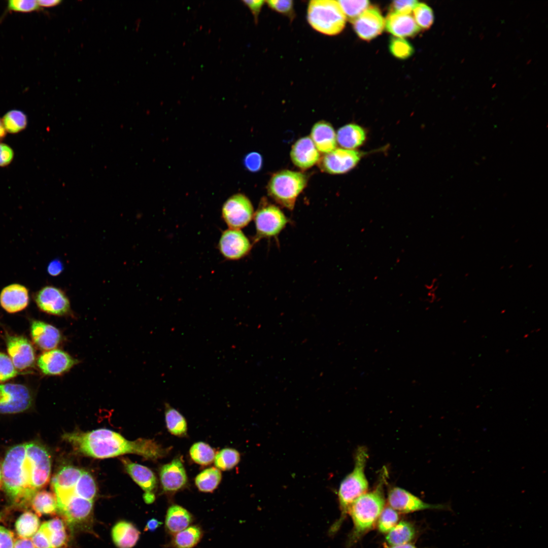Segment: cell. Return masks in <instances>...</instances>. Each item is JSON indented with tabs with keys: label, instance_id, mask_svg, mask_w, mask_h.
Instances as JSON below:
<instances>
[{
	"label": "cell",
	"instance_id": "cell-32",
	"mask_svg": "<svg viewBox=\"0 0 548 548\" xmlns=\"http://www.w3.org/2000/svg\"><path fill=\"white\" fill-rule=\"evenodd\" d=\"M165 420L166 428L172 434L180 437L186 435L187 424L184 417L168 403L165 404Z\"/></svg>",
	"mask_w": 548,
	"mask_h": 548
},
{
	"label": "cell",
	"instance_id": "cell-43",
	"mask_svg": "<svg viewBox=\"0 0 548 548\" xmlns=\"http://www.w3.org/2000/svg\"><path fill=\"white\" fill-rule=\"evenodd\" d=\"M272 10L290 18L293 17V3L291 0H270L265 1Z\"/></svg>",
	"mask_w": 548,
	"mask_h": 548
},
{
	"label": "cell",
	"instance_id": "cell-1",
	"mask_svg": "<svg viewBox=\"0 0 548 548\" xmlns=\"http://www.w3.org/2000/svg\"><path fill=\"white\" fill-rule=\"evenodd\" d=\"M1 468L7 495L15 504L24 505L49 482L51 458L41 444L23 443L7 451Z\"/></svg>",
	"mask_w": 548,
	"mask_h": 548
},
{
	"label": "cell",
	"instance_id": "cell-29",
	"mask_svg": "<svg viewBox=\"0 0 548 548\" xmlns=\"http://www.w3.org/2000/svg\"><path fill=\"white\" fill-rule=\"evenodd\" d=\"M31 503L32 507L38 515H53L57 511V503L53 493L47 491H39L33 496Z\"/></svg>",
	"mask_w": 548,
	"mask_h": 548
},
{
	"label": "cell",
	"instance_id": "cell-53",
	"mask_svg": "<svg viewBox=\"0 0 548 548\" xmlns=\"http://www.w3.org/2000/svg\"><path fill=\"white\" fill-rule=\"evenodd\" d=\"M14 548H36L32 541L27 538L18 539L14 543Z\"/></svg>",
	"mask_w": 548,
	"mask_h": 548
},
{
	"label": "cell",
	"instance_id": "cell-58",
	"mask_svg": "<svg viewBox=\"0 0 548 548\" xmlns=\"http://www.w3.org/2000/svg\"><path fill=\"white\" fill-rule=\"evenodd\" d=\"M2 482V468H1V467L0 466V486H1V485Z\"/></svg>",
	"mask_w": 548,
	"mask_h": 548
},
{
	"label": "cell",
	"instance_id": "cell-24",
	"mask_svg": "<svg viewBox=\"0 0 548 548\" xmlns=\"http://www.w3.org/2000/svg\"><path fill=\"white\" fill-rule=\"evenodd\" d=\"M386 30L395 37H410L420 30L414 18L409 14L390 12L385 20Z\"/></svg>",
	"mask_w": 548,
	"mask_h": 548
},
{
	"label": "cell",
	"instance_id": "cell-5",
	"mask_svg": "<svg viewBox=\"0 0 548 548\" xmlns=\"http://www.w3.org/2000/svg\"><path fill=\"white\" fill-rule=\"evenodd\" d=\"M368 459L366 448L359 447L355 454L354 469L342 481L339 487L338 499L341 514L330 528L329 532L331 534L335 533L341 526L354 501L367 492L368 482L365 470Z\"/></svg>",
	"mask_w": 548,
	"mask_h": 548
},
{
	"label": "cell",
	"instance_id": "cell-22",
	"mask_svg": "<svg viewBox=\"0 0 548 548\" xmlns=\"http://www.w3.org/2000/svg\"><path fill=\"white\" fill-rule=\"evenodd\" d=\"M29 302L28 291L24 286L13 284L5 287L0 294V303L9 313H15L25 309Z\"/></svg>",
	"mask_w": 548,
	"mask_h": 548
},
{
	"label": "cell",
	"instance_id": "cell-14",
	"mask_svg": "<svg viewBox=\"0 0 548 548\" xmlns=\"http://www.w3.org/2000/svg\"><path fill=\"white\" fill-rule=\"evenodd\" d=\"M78 361L66 352L54 349L41 354L37 361L41 371L48 375H58L68 371Z\"/></svg>",
	"mask_w": 548,
	"mask_h": 548
},
{
	"label": "cell",
	"instance_id": "cell-57",
	"mask_svg": "<svg viewBox=\"0 0 548 548\" xmlns=\"http://www.w3.org/2000/svg\"><path fill=\"white\" fill-rule=\"evenodd\" d=\"M391 548H416L414 545L409 543L392 546Z\"/></svg>",
	"mask_w": 548,
	"mask_h": 548
},
{
	"label": "cell",
	"instance_id": "cell-30",
	"mask_svg": "<svg viewBox=\"0 0 548 548\" xmlns=\"http://www.w3.org/2000/svg\"><path fill=\"white\" fill-rule=\"evenodd\" d=\"M413 526L406 521H400L388 532L386 541L392 546L408 543L414 537Z\"/></svg>",
	"mask_w": 548,
	"mask_h": 548
},
{
	"label": "cell",
	"instance_id": "cell-51",
	"mask_svg": "<svg viewBox=\"0 0 548 548\" xmlns=\"http://www.w3.org/2000/svg\"><path fill=\"white\" fill-rule=\"evenodd\" d=\"M243 3L249 8L254 17L255 21H258V17L265 1H243Z\"/></svg>",
	"mask_w": 548,
	"mask_h": 548
},
{
	"label": "cell",
	"instance_id": "cell-35",
	"mask_svg": "<svg viewBox=\"0 0 548 548\" xmlns=\"http://www.w3.org/2000/svg\"><path fill=\"white\" fill-rule=\"evenodd\" d=\"M189 454L195 463L201 465H208L214 461L215 453L214 449L204 442H197L190 448Z\"/></svg>",
	"mask_w": 548,
	"mask_h": 548
},
{
	"label": "cell",
	"instance_id": "cell-21",
	"mask_svg": "<svg viewBox=\"0 0 548 548\" xmlns=\"http://www.w3.org/2000/svg\"><path fill=\"white\" fill-rule=\"evenodd\" d=\"M290 157L293 163L301 169H307L320 160V154L310 137L298 140L292 146Z\"/></svg>",
	"mask_w": 548,
	"mask_h": 548
},
{
	"label": "cell",
	"instance_id": "cell-33",
	"mask_svg": "<svg viewBox=\"0 0 548 548\" xmlns=\"http://www.w3.org/2000/svg\"><path fill=\"white\" fill-rule=\"evenodd\" d=\"M222 474L216 467H210L200 472L195 477V484L198 489L203 492H212L219 485Z\"/></svg>",
	"mask_w": 548,
	"mask_h": 548
},
{
	"label": "cell",
	"instance_id": "cell-48",
	"mask_svg": "<svg viewBox=\"0 0 548 548\" xmlns=\"http://www.w3.org/2000/svg\"><path fill=\"white\" fill-rule=\"evenodd\" d=\"M244 164L248 170L252 172H257L262 167V156L257 152L249 153L245 157Z\"/></svg>",
	"mask_w": 548,
	"mask_h": 548
},
{
	"label": "cell",
	"instance_id": "cell-40",
	"mask_svg": "<svg viewBox=\"0 0 548 548\" xmlns=\"http://www.w3.org/2000/svg\"><path fill=\"white\" fill-rule=\"evenodd\" d=\"M389 46L390 53L398 59H407L414 53L413 47L403 38L395 37L391 38Z\"/></svg>",
	"mask_w": 548,
	"mask_h": 548
},
{
	"label": "cell",
	"instance_id": "cell-17",
	"mask_svg": "<svg viewBox=\"0 0 548 548\" xmlns=\"http://www.w3.org/2000/svg\"><path fill=\"white\" fill-rule=\"evenodd\" d=\"M93 502L80 497L71 498L57 505V511L68 525L71 527L76 526L89 520L92 513Z\"/></svg>",
	"mask_w": 548,
	"mask_h": 548
},
{
	"label": "cell",
	"instance_id": "cell-13",
	"mask_svg": "<svg viewBox=\"0 0 548 548\" xmlns=\"http://www.w3.org/2000/svg\"><path fill=\"white\" fill-rule=\"evenodd\" d=\"M364 154L358 151L336 148L319 160V166L330 174H345L355 167Z\"/></svg>",
	"mask_w": 548,
	"mask_h": 548
},
{
	"label": "cell",
	"instance_id": "cell-3",
	"mask_svg": "<svg viewBox=\"0 0 548 548\" xmlns=\"http://www.w3.org/2000/svg\"><path fill=\"white\" fill-rule=\"evenodd\" d=\"M51 486L57 505L76 497L94 501L97 492L90 472L71 465H64L58 470L52 479Z\"/></svg>",
	"mask_w": 548,
	"mask_h": 548
},
{
	"label": "cell",
	"instance_id": "cell-42",
	"mask_svg": "<svg viewBox=\"0 0 548 548\" xmlns=\"http://www.w3.org/2000/svg\"><path fill=\"white\" fill-rule=\"evenodd\" d=\"M17 373L10 357L3 353H0V383L13 378Z\"/></svg>",
	"mask_w": 548,
	"mask_h": 548
},
{
	"label": "cell",
	"instance_id": "cell-25",
	"mask_svg": "<svg viewBox=\"0 0 548 548\" xmlns=\"http://www.w3.org/2000/svg\"><path fill=\"white\" fill-rule=\"evenodd\" d=\"M311 136L318 151L326 154L336 149V135L328 122L321 121L315 123L312 129Z\"/></svg>",
	"mask_w": 548,
	"mask_h": 548
},
{
	"label": "cell",
	"instance_id": "cell-46",
	"mask_svg": "<svg viewBox=\"0 0 548 548\" xmlns=\"http://www.w3.org/2000/svg\"><path fill=\"white\" fill-rule=\"evenodd\" d=\"M31 541L36 548H52L49 532L44 523L31 537Z\"/></svg>",
	"mask_w": 548,
	"mask_h": 548
},
{
	"label": "cell",
	"instance_id": "cell-52",
	"mask_svg": "<svg viewBox=\"0 0 548 548\" xmlns=\"http://www.w3.org/2000/svg\"><path fill=\"white\" fill-rule=\"evenodd\" d=\"M63 269L61 262L57 259L51 261L47 267V271L52 276H57L61 273Z\"/></svg>",
	"mask_w": 548,
	"mask_h": 548
},
{
	"label": "cell",
	"instance_id": "cell-9",
	"mask_svg": "<svg viewBox=\"0 0 548 548\" xmlns=\"http://www.w3.org/2000/svg\"><path fill=\"white\" fill-rule=\"evenodd\" d=\"M29 389L18 384H0V414H13L25 411L31 406Z\"/></svg>",
	"mask_w": 548,
	"mask_h": 548
},
{
	"label": "cell",
	"instance_id": "cell-28",
	"mask_svg": "<svg viewBox=\"0 0 548 548\" xmlns=\"http://www.w3.org/2000/svg\"><path fill=\"white\" fill-rule=\"evenodd\" d=\"M193 521L191 513L178 505H173L167 510L165 525L167 530L172 534L185 529Z\"/></svg>",
	"mask_w": 548,
	"mask_h": 548
},
{
	"label": "cell",
	"instance_id": "cell-45",
	"mask_svg": "<svg viewBox=\"0 0 548 548\" xmlns=\"http://www.w3.org/2000/svg\"><path fill=\"white\" fill-rule=\"evenodd\" d=\"M51 544L52 548H66L68 542V535L65 529L51 530L48 528Z\"/></svg>",
	"mask_w": 548,
	"mask_h": 548
},
{
	"label": "cell",
	"instance_id": "cell-27",
	"mask_svg": "<svg viewBox=\"0 0 548 548\" xmlns=\"http://www.w3.org/2000/svg\"><path fill=\"white\" fill-rule=\"evenodd\" d=\"M336 135L338 144L344 149L349 150L361 146L366 138L365 130L361 126L354 123L340 127Z\"/></svg>",
	"mask_w": 548,
	"mask_h": 548
},
{
	"label": "cell",
	"instance_id": "cell-50",
	"mask_svg": "<svg viewBox=\"0 0 548 548\" xmlns=\"http://www.w3.org/2000/svg\"><path fill=\"white\" fill-rule=\"evenodd\" d=\"M13 151L8 145L0 143V166L9 164L13 158Z\"/></svg>",
	"mask_w": 548,
	"mask_h": 548
},
{
	"label": "cell",
	"instance_id": "cell-54",
	"mask_svg": "<svg viewBox=\"0 0 548 548\" xmlns=\"http://www.w3.org/2000/svg\"><path fill=\"white\" fill-rule=\"evenodd\" d=\"M162 524V522L156 519L149 520L145 526V531H154Z\"/></svg>",
	"mask_w": 548,
	"mask_h": 548
},
{
	"label": "cell",
	"instance_id": "cell-6",
	"mask_svg": "<svg viewBox=\"0 0 548 548\" xmlns=\"http://www.w3.org/2000/svg\"><path fill=\"white\" fill-rule=\"evenodd\" d=\"M307 19L316 31L328 36H334L344 29L346 18L337 1L313 0L309 2Z\"/></svg>",
	"mask_w": 548,
	"mask_h": 548
},
{
	"label": "cell",
	"instance_id": "cell-18",
	"mask_svg": "<svg viewBox=\"0 0 548 548\" xmlns=\"http://www.w3.org/2000/svg\"><path fill=\"white\" fill-rule=\"evenodd\" d=\"M6 344L9 357L16 369H25L33 364L34 349L27 338L21 336L8 335Z\"/></svg>",
	"mask_w": 548,
	"mask_h": 548
},
{
	"label": "cell",
	"instance_id": "cell-16",
	"mask_svg": "<svg viewBox=\"0 0 548 548\" xmlns=\"http://www.w3.org/2000/svg\"><path fill=\"white\" fill-rule=\"evenodd\" d=\"M219 248L226 259L238 260L248 254L251 245L248 238L239 229L229 228L222 233Z\"/></svg>",
	"mask_w": 548,
	"mask_h": 548
},
{
	"label": "cell",
	"instance_id": "cell-56",
	"mask_svg": "<svg viewBox=\"0 0 548 548\" xmlns=\"http://www.w3.org/2000/svg\"><path fill=\"white\" fill-rule=\"evenodd\" d=\"M6 134V130L3 125L2 120L0 119V139H3Z\"/></svg>",
	"mask_w": 548,
	"mask_h": 548
},
{
	"label": "cell",
	"instance_id": "cell-7",
	"mask_svg": "<svg viewBox=\"0 0 548 548\" xmlns=\"http://www.w3.org/2000/svg\"><path fill=\"white\" fill-rule=\"evenodd\" d=\"M307 182L306 176L301 172L283 170L271 177L267 186L268 193L278 204L292 210Z\"/></svg>",
	"mask_w": 548,
	"mask_h": 548
},
{
	"label": "cell",
	"instance_id": "cell-36",
	"mask_svg": "<svg viewBox=\"0 0 548 548\" xmlns=\"http://www.w3.org/2000/svg\"><path fill=\"white\" fill-rule=\"evenodd\" d=\"M239 452L232 448H225L215 455L214 464L220 470H228L233 468L239 462Z\"/></svg>",
	"mask_w": 548,
	"mask_h": 548
},
{
	"label": "cell",
	"instance_id": "cell-47",
	"mask_svg": "<svg viewBox=\"0 0 548 548\" xmlns=\"http://www.w3.org/2000/svg\"><path fill=\"white\" fill-rule=\"evenodd\" d=\"M417 3L415 0L395 1L391 4V10L402 14H409Z\"/></svg>",
	"mask_w": 548,
	"mask_h": 548
},
{
	"label": "cell",
	"instance_id": "cell-23",
	"mask_svg": "<svg viewBox=\"0 0 548 548\" xmlns=\"http://www.w3.org/2000/svg\"><path fill=\"white\" fill-rule=\"evenodd\" d=\"M121 462L127 473L145 491L144 495L154 494L157 482L155 474L150 469L127 458H122Z\"/></svg>",
	"mask_w": 548,
	"mask_h": 548
},
{
	"label": "cell",
	"instance_id": "cell-37",
	"mask_svg": "<svg viewBox=\"0 0 548 548\" xmlns=\"http://www.w3.org/2000/svg\"><path fill=\"white\" fill-rule=\"evenodd\" d=\"M6 130L11 133H17L27 125V117L21 111L13 110L7 112L2 120Z\"/></svg>",
	"mask_w": 548,
	"mask_h": 548
},
{
	"label": "cell",
	"instance_id": "cell-44",
	"mask_svg": "<svg viewBox=\"0 0 548 548\" xmlns=\"http://www.w3.org/2000/svg\"><path fill=\"white\" fill-rule=\"evenodd\" d=\"M8 8L14 11L30 12L38 10L39 6L37 1L10 0L8 1Z\"/></svg>",
	"mask_w": 548,
	"mask_h": 548
},
{
	"label": "cell",
	"instance_id": "cell-2",
	"mask_svg": "<svg viewBox=\"0 0 548 548\" xmlns=\"http://www.w3.org/2000/svg\"><path fill=\"white\" fill-rule=\"evenodd\" d=\"M62 438L78 453L97 459L133 454L146 459L156 460L165 457L168 452L153 439L129 440L119 433L105 428L65 432Z\"/></svg>",
	"mask_w": 548,
	"mask_h": 548
},
{
	"label": "cell",
	"instance_id": "cell-20",
	"mask_svg": "<svg viewBox=\"0 0 548 548\" xmlns=\"http://www.w3.org/2000/svg\"><path fill=\"white\" fill-rule=\"evenodd\" d=\"M30 332L35 344L46 351L54 349L62 339V334L58 329L41 321L35 320L32 322Z\"/></svg>",
	"mask_w": 548,
	"mask_h": 548
},
{
	"label": "cell",
	"instance_id": "cell-38",
	"mask_svg": "<svg viewBox=\"0 0 548 548\" xmlns=\"http://www.w3.org/2000/svg\"><path fill=\"white\" fill-rule=\"evenodd\" d=\"M414 19L420 28L429 29L434 22L432 9L427 4L418 3L413 9Z\"/></svg>",
	"mask_w": 548,
	"mask_h": 548
},
{
	"label": "cell",
	"instance_id": "cell-10",
	"mask_svg": "<svg viewBox=\"0 0 548 548\" xmlns=\"http://www.w3.org/2000/svg\"><path fill=\"white\" fill-rule=\"evenodd\" d=\"M222 215L229 228L239 229L251 221L254 215V209L249 199L245 195L238 193L225 202Z\"/></svg>",
	"mask_w": 548,
	"mask_h": 548
},
{
	"label": "cell",
	"instance_id": "cell-4",
	"mask_svg": "<svg viewBox=\"0 0 548 548\" xmlns=\"http://www.w3.org/2000/svg\"><path fill=\"white\" fill-rule=\"evenodd\" d=\"M376 487L356 499L348 513L353 522V530L350 541L353 542L370 530L376 522L385 504L384 485L386 473H382Z\"/></svg>",
	"mask_w": 548,
	"mask_h": 548
},
{
	"label": "cell",
	"instance_id": "cell-8",
	"mask_svg": "<svg viewBox=\"0 0 548 548\" xmlns=\"http://www.w3.org/2000/svg\"><path fill=\"white\" fill-rule=\"evenodd\" d=\"M254 220L256 231L255 241L278 235L288 222L278 207L264 201L255 213Z\"/></svg>",
	"mask_w": 548,
	"mask_h": 548
},
{
	"label": "cell",
	"instance_id": "cell-31",
	"mask_svg": "<svg viewBox=\"0 0 548 548\" xmlns=\"http://www.w3.org/2000/svg\"><path fill=\"white\" fill-rule=\"evenodd\" d=\"M202 535L200 527L189 526L174 534L170 545L174 548H192L198 543Z\"/></svg>",
	"mask_w": 548,
	"mask_h": 548
},
{
	"label": "cell",
	"instance_id": "cell-19",
	"mask_svg": "<svg viewBox=\"0 0 548 548\" xmlns=\"http://www.w3.org/2000/svg\"><path fill=\"white\" fill-rule=\"evenodd\" d=\"M161 487L165 492H175L184 487L187 475L184 466L179 458L162 466L159 470Z\"/></svg>",
	"mask_w": 548,
	"mask_h": 548
},
{
	"label": "cell",
	"instance_id": "cell-11",
	"mask_svg": "<svg viewBox=\"0 0 548 548\" xmlns=\"http://www.w3.org/2000/svg\"><path fill=\"white\" fill-rule=\"evenodd\" d=\"M389 505L400 512L408 513L425 509L451 510L450 503L429 504L407 491L399 487H393L388 493Z\"/></svg>",
	"mask_w": 548,
	"mask_h": 548
},
{
	"label": "cell",
	"instance_id": "cell-49",
	"mask_svg": "<svg viewBox=\"0 0 548 548\" xmlns=\"http://www.w3.org/2000/svg\"><path fill=\"white\" fill-rule=\"evenodd\" d=\"M14 543L13 533L5 527L0 526V548H14Z\"/></svg>",
	"mask_w": 548,
	"mask_h": 548
},
{
	"label": "cell",
	"instance_id": "cell-41",
	"mask_svg": "<svg viewBox=\"0 0 548 548\" xmlns=\"http://www.w3.org/2000/svg\"><path fill=\"white\" fill-rule=\"evenodd\" d=\"M398 519L397 511L390 506L384 507L378 519L379 530L382 533H388L397 524Z\"/></svg>",
	"mask_w": 548,
	"mask_h": 548
},
{
	"label": "cell",
	"instance_id": "cell-39",
	"mask_svg": "<svg viewBox=\"0 0 548 548\" xmlns=\"http://www.w3.org/2000/svg\"><path fill=\"white\" fill-rule=\"evenodd\" d=\"M346 19L353 22L369 6L368 1H338Z\"/></svg>",
	"mask_w": 548,
	"mask_h": 548
},
{
	"label": "cell",
	"instance_id": "cell-15",
	"mask_svg": "<svg viewBox=\"0 0 548 548\" xmlns=\"http://www.w3.org/2000/svg\"><path fill=\"white\" fill-rule=\"evenodd\" d=\"M357 36L364 41H370L383 31L385 20L380 10L374 6L366 9L353 22Z\"/></svg>",
	"mask_w": 548,
	"mask_h": 548
},
{
	"label": "cell",
	"instance_id": "cell-55",
	"mask_svg": "<svg viewBox=\"0 0 548 548\" xmlns=\"http://www.w3.org/2000/svg\"><path fill=\"white\" fill-rule=\"evenodd\" d=\"M39 7H51L57 6L61 3L60 0H40L37 1Z\"/></svg>",
	"mask_w": 548,
	"mask_h": 548
},
{
	"label": "cell",
	"instance_id": "cell-26",
	"mask_svg": "<svg viewBox=\"0 0 548 548\" xmlns=\"http://www.w3.org/2000/svg\"><path fill=\"white\" fill-rule=\"evenodd\" d=\"M140 532L131 523L120 521L112 530L114 543L118 548H131L139 539Z\"/></svg>",
	"mask_w": 548,
	"mask_h": 548
},
{
	"label": "cell",
	"instance_id": "cell-34",
	"mask_svg": "<svg viewBox=\"0 0 548 548\" xmlns=\"http://www.w3.org/2000/svg\"><path fill=\"white\" fill-rule=\"evenodd\" d=\"M40 520L36 514L26 511L20 515L15 523L17 534L21 538L32 537L40 527Z\"/></svg>",
	"mask_w": 548,
	"mask_h": 548
},
{
	"label": "cell",
	"instance_id": "cell-12",
	"mask_svg": "<svg viewBox=\"0 0 548 548\" xmlns=\"http://www.w3.org/2000/svg\"><path fill=\"white\" fill-rule=\"evenodd\" d=\"M35 299L43 312L55 316H64L71 313L70 299L61 288L48 285L36 293Z\"/></svg>",
	"mask_w": 548,
	"mask_h": 548
}]
</instances>
